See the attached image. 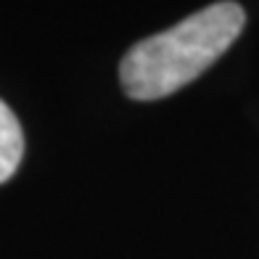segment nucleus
Wrapping results in <instances>:
<instances>
[{
  "instance_id": "nucleus-1",
  "label": "nucleus",
  "mask_w": 259,
  "mask_h": 259,
  "mask_svg": "<svg viewBox=\"0 0 259 259\" xmlns=\"http://www.w3.org/2000/svg\"><path fill=\"white\" fill-rule=\"evenodd\" d=\"M243 8L233 0H222L154 37L135 42L119 64L124 93L135 101H159L191 85L228 53L243 32Z\"/></svg>"
},
{
  "instance_id": "nucleus-2",
  "label": "nucleus",
  "mask_w": 259,
  "mask_h": 259,
  "mask_svg": "<svg viewBox=\"0 0 259 259\" xmlns=\"http://www.w3.org/2000/svg\"><path fill=\"white\" fill-rule=\"evenodd\" d=\"M21 156H24V133H21L16 114L0 98V183L14 178Z\"/></svg>"
}]
</instances>
